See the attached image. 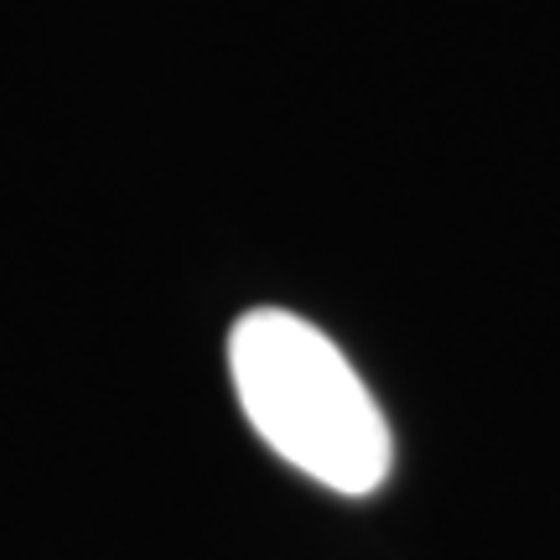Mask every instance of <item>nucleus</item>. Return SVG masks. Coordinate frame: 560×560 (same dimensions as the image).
I'll use <instances>...</instances> for the list:
<instances>
[{
	"label": "nucleus",
	"instance_id": "1",
	"mask_svg": "<svg viewBox=\"0 0 560 560\" xmlns=\"http://www.w3.org/2000/svg\"><path fill=\"white\" fill-rule=\"evenodd\" d=\"M229 374L249 425L296 472L348 499L389 478V420L322 327L280 306L244 312L229 332Z\"/></svg>",
	"mask_w": 560,
	"mask_h": 560
}]
</instances>
